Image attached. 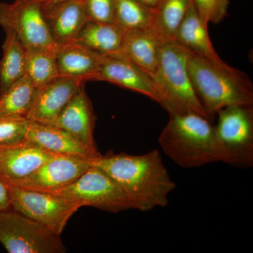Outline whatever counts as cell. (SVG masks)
I'll return each instance as SVG.
<instances>
[{
  "label": "cell",
  "mask_w": 253,
  "mask_h": 253,
  "mask_svg": "<svg viewBox=\"0 0 253 253\" xmlns=\"http://www.w3.org/2000/svg\"><path fill=\"white\" fill-rule=\"evenodd\" d=\"M192 3V0H162L155 8L153 31L163 44L174 42L178 28Z\"/></svg>",
  "instance_id": "7402d4cb"
},
{
  "label": "cell",
  "mask_w": 253,
  "mask_h": 253,
  "mask_svg": "<svg viewBox=\"0 0 253 253\" xmlns=\"http://www.w3.org/2000/svg\"><path fill=\"white\" fill-rule=\"evenodd\" d=\"M114 23L125 31L152 29L155 9L139 0H114Z\"/></svg>",
  "instance_id": "d4e9b609"
},
{
  "label": "cell",
  "mask_w": 253,
  "mask_h": 253,
  "mask_svg": "<svg viewBox=\"0 0 253 253\" xmlns=\"http://www.w3.org/2000/svg\"><path fill=\"white\" fill-rule=\"evenodd\" d=\"M211 120L197 113H174L158 136L168 158L183 168L225 163L226 154Z\"/></svg>",
  "instance_id": "7a4b0ae2"
},
{
  "label": "cell",
  "mask_w": 253,
  "mask_h": 253,
  "mask_svg": "<svg viewBox=\"0 0 253 253\" xmlns=\"http://www.w3.org/2000/svg\"><path fill=\"white\" fill-rule=\"evenodd\" d=\"M30 121L21 117H0V146L23 140Z\"/></svg>",
  "instance_id": "484cf974"
},
{
  "label": "cell",
  "mask_w": 253,
  "mask_h": 253,
  "mask_svg": "<svg viewBox=\"0 0 253 253\" xmlns=\"http://www.w3.org/2000/svg\"><path fill=\"white\" fill-rule=\"evenodd\" d=\"M4 183L9 191L11 209L41 223L58 235L61 236L69 219L82 208L78 203L59 195Z\"/></svg>",
  "instance_id": "52a82bcc"
},
{
  "label": "cell",
  "mask_w": 253,
  "mask_h": 253,
  "mask_svg": "<svg viewBox=\"0 0 253 253\" xmlns=\"http://www.w3.org/2000/svg\"><path fill=\"white\" fill-rule=\"evenodd\" d=\"M54 155L25 139L15 144L1 146L0 178L3 181L23 179Z\"/></svg>",
  "instance_id": "4fadbf2b"
},
{
  "label": "cell",
  "mask_w": 253,
  "mask_h": 253,
  "mask_svg": "<svg viewBox=\"0 0 253 253\" xmlns=\"http://www.w3.org/2000/svg\"><path fill=\"white\" fill-rule=\"evenodd\" d=\"M56 56L61 76L85 82L94 80L106 56L76 42L56 46Z\"/></svg>",
  "instance_id": "ac0fdd59"
},
{
  "label": "cell",
  "mask_w": 253,
  "mask_h": 253,
  "mask_svg": "<svg viewBox=\"0 0 253 253\" xmlns=\"http://www.w3.org/2000/svg\"><path fill=\"white\" fill-rule=\"evenodd\" d=\"M11 208V202L7 186L0 178V212Z\"/></svg>",
  "instance_id": "f1b7e54d"
},
{
  "label": "cell",
  "mask_w": 253,
  "mask_h": 253,
  "mask_svg": "<svg viewBox=\"0 0 253 253\" xmlns=\"http://www.w3.org/2000/svg\"><path fill=\"white\" fill-rule=\"evenodd\" d=\"M93 81L109 82L136 91L162 106V94L154 78L119 55L106 56Z\"/></svg>",
  "instance_id": "8fae6325"
},
{
  "label": "cell",
  "mask_w": 253,
  "mask_h": 253,
  "mask_svg": "<svg viewBox=\"0 0 253 253\" xmlns=\"http://www.w3.org/2000/svg\"><path fill=\"white\" fill-rule=\"evenodd\" d=\"M50 34L56 46L74 42L87 21L84 0H65L43 6Z\"/></svg>",
  "instance_id": "9a60e30c"
},
{
  "label": "cell",
  "mask_w": 253,
  "mask_h": 253,
  "mask_svg": "<svg viewBox=\"0 0 253 253\" xmlns=\"http://www.w3.org/2000/svg\"><path fill=\"white\" fill-rule=\"evenodd\" d=\"M91 164L105 171L126 195L131 209L149 212L164 208L176 189L157 149L146 154L100 155Z\"/></svg>",
  "instance_id": "6da1fadb"
},
{
  "label": "cell",
  "mask_w": 253,
  "mask_h": 253,
  "mask_svg": "<svg viewBox=\"0 0 253 253\" xmlns=\"http://www.w3.org/2000/svg\"><path fill=\"white\" fill-rule=\"evenodd\" d=\"M85 83L79 78L60 76L38 88L34 103L26 119L30 122L49 124Z\"/></svg>",
  "instance_id": "7c38bea8"
},
{
  "label": "cell",
  "mask_w": 253,
  "mask_h": 253,
  "mask_svg": "<svg viewBox=\"0 0 253 253\" xmlns=\"http://www.w3.org/2000/svg\"><path fill=\"white\" fill-rule=\"evenodd\" d=\"M56 49H26V76L38 89L61 76L56 60Z\"/></svg>",
  "instance_id": "cb8c5ba5"
},
{
  "label": "cell",
  "mask_w": 253,
  "mask_h": 253,
  "mask_svg": "<svg viewBox=\"0 0 253 253\" xmlns=\"http://www.w3.org/2000/svg\"><path fill=\"white\" fill-rule=\"evenodd\" d=\"M126 31L114 23L87 21L75 41L104 56L117 54Z\"/></svg>",
  "instance_id": "ffe728a7"
},
{
  "label": "cell",
  "mask_w": 253,
  "mask_h": 253,
  "mask_svg": "<svg viewBox=\"0 0 253 253\" xmlns=\"http://www.w3.org/2000/svg\"><path fill=\"white\" fill-rule=\"evenodd\" d=\"M216 134L226 154L225 164L253 166V104L232 105L218 111Z\"/></svg>",
  "instance_id": "8992f818"
},
{
  "label": "cell",
  "mask_w": 253,
  "mask_h": 253,
  "mask_svg": "<svg viewBox=\"0 0 253 253\" xmlns=\"http://www.w3.org/2000/svg\"><path fill=\"white\" fill-rule=\"evenodd\" d=\"M38 88L27 76L15 82L0 94V117L26 118L31 111Z\"/></svg>",
  "instance_id": "603a6c76"
},
{
  "label": "cell",
  "mask_w": 253,
  "mask_h": 253,
  "mask_svg": "<svg viewBox=\"0 0 253 253\" xmlns=\"http://www.w3.org/2000/svg\"><path fill=\"white\" fill-rule=\"evenodd\" d=\"M65 1V0H41L43 6H47V5L54 4V3L59 2V1Z\"/></svg>",
  "instance_id": "4dcf8cb0"
},
{
  "label": "cell",
  "mask_w": 253,
  "mask_h": 253,
  "mask_svg": "<svg viewBox=\"0 0 253 253\" xmlns=\"http://www.w3.org/2000/svg\"><path fill=\"white\" fill-rule=\"evenodd\" d=\"M139 1L150 6V7L155 9L162 0H139Z\"/></svg>",
  "instance_id": "f546056e"
},
{
  "label": "cell",
  "mask_w": 253,
  "mask_h": 253,
  "mask_svg": "<svg viewBox=\"0 0 253 253\" xmlns=\"http://www.w3.org/2000/svg\"><path fill=\"white\" fill-rule=\"evenodd\" d=\"M0 60V94L26 76V50L14 32L4 30Z\"/></svg>",
  "instance_id": "44dd1931"
},
{
  "label": "cell",
  "mask_w": 253,
  "mask_h": 253,
  "mask_svg": "<svg viewBox=\"0 0 253 253\" xmlns=\"http://www.w3.org/2000/svg\"><path fill=\"white\" fill-rule=\"evenodd\" d=\"M193 4L205 21L220 23L227 15L229 0H192Z\"/></svg>",
  "instance_id": "4316f807"
},
{
  "label": "cell",
  "mask_w": 253,
  "mask_h": 253,
  "mask_svg": "<svg viewBox=\"0 0 253 253\" xmlns=\"http://www.w3.org/2000/svg\"><path fill=\"white\" fill-rule=\"evenodd\" d=\"M208 23L201 17L194 4L176 32L174 42L192 54L216 63L224 61L214 49L208 33Z\"/></svg>",
  "instance_id": "d6986e66"
},
{
  "label": "cell",
  "mask_w": 253,
  "mask_h": 253,
  "mask_svg": "<svg viewBox=\"0 0 253 253\" xmlns=\"http://www.w3.org/2000/svg\"><path fill=\"white\" fill-rule=\"evenodd\" d=\"M191 52L176 43H163L153 78L161 90L162 107L169 115L197 113L208 117L188 70ZM212 121V120H211Z\"/></svg>",
  "instance_id": "277c9868"
},
{
  "label": "cell",
  "mask_w": 253,
  "mask_h": 253,
  "mask_svg": "<svg viewBox=\"0 0 253 253\" xmlns=\"http://www.w3.org/2000/svg\"><path fill=\"white\" fill-rule=\"evenodd\" d=\"M0 244L9 253H63L61 236L10 209L0 212Z\"/></svg>",
  "instance_id": "5b68a950"
},
{
  "label": "cell",
  "mask_w": 253,
  "mask_h": 253,
  "mask_svg": "<svg viewBox=\"0 0 253 253\" xmlns=\"http://www.w3.org/2000/svg\"><path fill=\"white\" fill-rule=\"evenodd\" d=\"M163 43L152 29L126 31L121 49L117 55L122 56L153 78Z\"/></svg>",
  "instance_id": "e0dca14e"
},
{
  "label": "cell",
  "mask_w": 253,
  "mask_h": 253,
  "mask_svg": "<svg viewBox=\"0 0 253 253\" xmlns=\"http://www.w3.org/2000/svg\"><path fill=\"white\" fill-rule=\"evenodd\" d=\"M51 194L105 212L117 213L131 209L122 189L105 171L91 164L74 182Z\"/></svg>",
  "instance_id": "ba28073f"
},
{
  "label": "cell",
  "mask_w": 253,
  "mask_h": 253,
  "mask_svg": "<svg viewBox=\"0 0 253 253\" xmlns=\"http://www.w3.org/2000/svg\"><path fill=\"white\" fill-rule=\"evenodd\" d=\"M91 166V159L55 154L26 177L3 181L22 189L54 192L72 184Z\"/></svg>",
  "instance_id": "30bf717a"
},
{
  "label": "cell",
  "mask_w": 253,
  "mask_h": 253,
  "mask_svg": "<svg viewBox=\"0 0 253 253\" xmlns=\"http://www.w3.org/2000/svg\"><path fill=\"white\" fill-rule=\"evenodd\" d=\"M188 70L195 91L210 119L226 106L253 104V83L243 71L192 53Z\"/></svg>",
  "instance_id": "3957f363"
},
{
  "label": "cell",
  "mask_w": 253,
  "mask_h": 253,
  "mask_svg": "<svg viewBox=\"0 0 253 253\" xmlns=\"http://www.w3.org/2000/svg\"><path fill=\"white\" fill-rule=\"evenodd\" d=\"M0 26L14 32L25 49H55L41 0L0 3Z\"/></svg>",
  "instance_id": "9c48e42d"
},
{
  "label": "cell",
  "mask_w": 253,
  "mask_h": 253,
  "mask_svg": "<svg viewBox=\"0 0 253 253\" xmlns=\"http://www.w3.org/2000/svg\"><path fill=\"white\" fill-rule=\"evenodd\" d=\"M25 139L54 154L87 159L101 155L68 131L51 125L30 122Z\"/></svg>",
  "instance_id": "2e32d148"
},
{
  "label": "cell",
  "mask_w": 253,
  "mask_h": 253,
  "mask_svg": "<svg viewBox=\"0 0 253 253\" xmlns=\"http://www.w3.org/2000/svg\"><path fill=\"white\" fill-rule=\"evenodd\" d=\"M87 21L114 23V0H84Z\"/></svg>",
  "instance_id": "83f0119b"
},
{
  "label": "cell",
  "mask_w": 253,
  "mask_h": 253,
  "mask_svg": "<svg viewBox=\"0 0 253 253\" xmlns=\"http://www.w3.org/2000/svg\"><path fill=\"white\" fill-rule=\"evenodd\" d=\"M96 121V116L84 84L49 125L64 129L93 151L99 152L94 136Z\"/></svg>",
  "instance_id": "5bb4252c"
}]
</instances>
